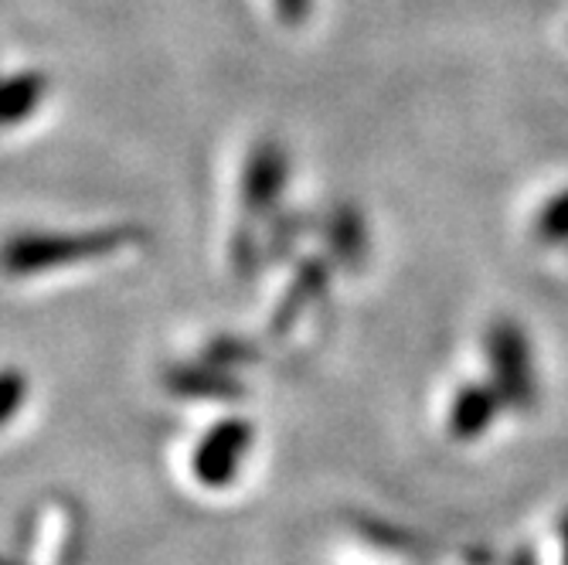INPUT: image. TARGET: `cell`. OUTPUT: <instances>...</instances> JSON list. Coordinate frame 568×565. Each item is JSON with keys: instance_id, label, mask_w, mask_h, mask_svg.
Returning a JSON list of instances; mask_svg holds the SVG:
<instances>
[{"instance_id": "cell-2", "label": "cell", "mask_w": 568, "mask_h": 565, "mask_svg": "<svg viewBox=\"0 0 568 565\" xmlns=\"http://www.w3.org/2000/svg\"><path fill=\"white\" fill-rule=\"evenodd\" d=\"M248 423H222L209 440L201 443L194 471L204 484L212 487H225L235 474V467L242 464V453L248 446Z\"/></svg>"}, {"instance_id": "cell-4", "label": "cell", "mask_w": 568, "mask_h": 565, "mask_svg": "<svg viewBox=\"0 0 568 565\" xmlns=\"http://www.w3.org/2000/svg\"><path fill=\"white\" fill-rule=\"evenodd\" d=\"M280 178H283V158H280V150L273 143L255 150V161L248 168V198H252V204L270 201L276 194V188H280Z\"/></svg>"}, {"instance_id": "cell-3", "label": "cell", "mask_w": 568, "mask_h": 565, "mask_svg": "<svg viewBox=\"0 0 568 565\" xmlns=\"http://www.w3.org/2000/svg\"><path fill=\"white\" fill-rule=\"evenodd\" d=\"M41 92H44L41 75H18V79L0 82V123L28 117L38 107Z\"/></svg>"}, {"instance_id": "cell-1", "label": "cell", "mask_w": 568, "mask_h": 565, "mask_svg": "<svg viewBox=\"0 0 568 565\" xmlns=\"http://www.w3.org/2000/svg\"><path fill=\"white\" fill-rule=\"evenodd\" d=\"M123 242V235H75V239H14L4 249V270L11 273H38V270H55L72 260H85V255L110 252Z\"/></svg>"}, {"instance_id": "cell-5", "label": "cell", "mask_w": 568, "mask_h": 565, "mask_svg": "<svg viewBox=\"0 0 568 565\" xmlns=\"http://www.w3.org/2000/svg\"><path fill=\"white\" fill-rule=\"evenodd\" d=\"M21 402H24V379H18L14 372L0 375V423H4Z\"/></svg>"}, {"instance_id": "cell-6", "label": "cell", "mask_w": 568, "mask_h": 565, "mask_svg": "<svg viewBox=\"0 0 568 565\" xmlns=\"http://www.w3.org/2000/svg\"><path fill=\"white\" fill-rule=\"evenodd\" d=\"M276 11L286 24H300L310 14V0H276Z\"/></svg>"}]
</instances>
